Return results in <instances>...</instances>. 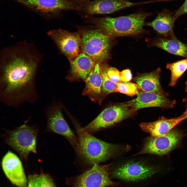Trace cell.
I'll return each mask as SVG.
<instances>
[{"instance_id":"1","label":"cell","mask_w":187,"mask_h":187,"mask_svg":"<svg viewBox=\"0 0 187 187\" xmlns=\"http://www.w3.org/2000/svg\"><path fill=\"white\" fill-rule=\"evenodd\" d=\"M42 56L37 48L26 43H18L2 50L0 100L2 103L17 108L38 99L36 76Z\"/></svg>"},{"instance_id":"2","label":"cell","mask_w":187,"mask_h":187,"mask_svg":"<svg viewBox=\"0 0 187 187\" xmlns=\"http://www.w3.org/2000/svg\"><path fill=\"white\" fill-rule=\"evenodd\" d=\"M150 13L139 12L130 15L112 17H105L90 18L105 34L112 39L123 36H135L143 33L145 19Z\"/></svg>"},{"instance_id":"3","label":"cell","mask_w":187,"mask_h":187,"mask_svg":"<svg viewBox=\"0 0 187 187\" xmlns=\"http://www.w3.org/2000/svg\"><path fill=\"white\" fill-rule=\"evenodd\" d=\"M78 135L76 151L84 160L94 165L104 161L120 150L118 146L94 137L83 128L77 129Z\"/></svg>"},{"instance_id":"4","label":"cell","mask_w":187,"mask_h":187,"mask_svg":"<svg viewBox=\"0 0 187 187\" xmlns=\"http://www.w3.org/2000/svg\"><path fill=\"white\" fill-rule=\"evenodd\" d=\"M27 122L14 130H8L2 135L4 141L26 161L31 152L37 153L36 145L38 130L35 126H29Z\"/></svg>"},{"instance_id":"5","label":"cell","mask_w":187,"mask_h":187,"mask_svg":"<svg viewBox=\"0 0 187 187\" xmlns=\"http://www.w3.org/2000/svg\"><path fill=\"white\" fill-rule=\"evenodd\" d=\"M79 33L83 52L96 62L102 63L108 58L112 39L98 29L83 30Z\"/></svg>"},{"instance_id":"6","label":"cell","mask_w":187,"mask_h":187,"mask_svg":"<svg viewBox=\"0 0 187 187\" xmlns=\"http://www.w3.org/2000/svg\"><path fill=\"white\" fill-rule=\"evenodd\" d=\"M48 19L67 10L78 11V6L69 0H11Z\"/></svg>"},{"instance_id":"7","label":"cell","mask_w":187,"mask_h":187,"mask_svg":"<svg viewBox=\"0 0 187 187\" xmlns=\"http://www.w3.org/2000/svg\"><path fill=\"white\" fill-rule=\"evenodd\" d=\"M135 112L127 102L110 106L83 128L90 133H94L128 118Z\"/></svg>"},{"instance_id":"8","label":"cell","mask_w":187,"mask_h":187,"mask_svg":"<svg viewBox=\"0 0 187 187\" xmlns=\"http://www.w3.org/2000/svg\"><path fill=\"white\" fill-rule=\"evenodd\" d=\"M110 164L99 165L95 164L91 169L72 178L68 183L71 187H116L118 183L112 181L109 177Z\"/></svg>"},{"instance_id":"9","label":"cell","mask_w":187,"mask_h":187,"mask_svg":"<svg viewBox=\"0 0 187 187\" xmlns=\"http://www.w3.org/2000/svg\"><path fill=\"white\" fill-rule=\"evenodd\" d=\"M183 136L181 131L173 129L161 136L149 137L139 153L165 154L178 144Z\"/></svg>"},{"instance_id":"10","label":"cell","mask_w":187,"mask_h":187,"mask_svg":"<svg viewBox=\"0 0 187 187\" xmlns=\"http://www.w3.org/2000/svg\"><path fill=\"white\" fill-rule=\"evenodd\" d=\"M47 34L70 62L79 54L81 45L79 33L71 32L60 29L50 30Z\"/></svg>"},{"instance_id":"11","label":"cell","mask_w":187,"mask_h":187,"mask_svg":"<svg viewBox=\"0 0 187 187\" xmlns=\"http://www.w3.org/2000/svg\"><path fill=\"white\" fill-rule=\"evenodd\" d=\"M45 113L47 119L46 131L64 136L76 150L78 146L77 138L64 119L60 108L53 104L47 107Z\"/></svg>"},{"instance_id":"12","label":"cell","mask_w":187,"mask_h":187,"mask_svg":"<svg viewBox=\"0 0 187 187\" xmlns=\"http://www.w3.org/2000/svg\"><path fill=\"white\" fill-rule=\"evenodd\" d=\"M157 170L140 162H128L117 167L112 172L114 178L129 181L147 178L155 173Z\"/></svg>"},{"instance_id":"13","label":"cell","mask_w":187,"mask_h":187,"mask_svg":"<svg viewBox=\"0 0 187 187\" xmlns=\"http://www.w3.org/2000/svg\"><path fill=\"white\" fill-rule=\"evenodd\" d=\"M148 3H135L128 0H94L79 6V11L90 15L113 13L129 7Z\"/></svg>"},{"instance_id":"14","label":"cell","mask_w":187,"mask_h":187,"mask_svg":"<svg viewBox=\"0 0 187 187\" xmlns=\"http://www.w3.org/2000/svg\"><path fill=\"white\" fill-rule=\"evenodd\" d=\"M1 165L5 175L12 183L18 187H28L22 162L16 154L9 151L2 159Z\"/></svg>"},{"instance_id":"15","label":"cell","mask_w":187,"mask_h":187,"mask_svg":"<svg viewBox=\"0 0 187 187\" xmlns=\"http://www.w3.org/2000/svg\"><path fill=\"white\" fill-rule=\"evenodd\" d=\"M137 95L136 98L127 102L135 112L141 109L150 107L171 108L176 103L175 100H170L166 96L154 93L141 92Z\"/></svg>"},{"instance_id":"16","label":"cell","mask_w":187,"mask_h":187,"mask_svg":"<svg viewBox=\"0 0 187 187\" xmlns=\"http://www.w3.org/2000/svg\"><path fill=\"white\" fill-rule=\"evenodd\" d=\"M96 62L82 52L70 62V72L67 78L71 81L82 79L85 81Z\"/></svg>"},{"instance_id":"17","label":"cell","mask_w":187,"mask_h":187,"mask_svg":"<svg viewBox=\"0 0 187 187\" xmlns=\"http://www.w3.org/2000/svg\"><path fill=\"white\" fill-rule=\"evenodd\" d=\"M101 64L96 62L92 71L85 81V87L82 95L88 96L92 101L100 102L102 96V75Z\"/></svg>"},{"instance_id":"18","label":"cell","mask_w":187,"mask_h":187,"mask_svg":"<svg viewBox=\"0 0 187 187\" xmlns=\"http://www.w3.org/2000/svg\"><path fill=\"white\" fill-rule=\"evenodd\" d=\"M186 118L187 116L182 115L170 119L162 117L152 122L142 123L140 126L143 131L149 133L151 137H158L167 133L180 122Z\"/></svg>"},{"instance_id":"19","label":"cell","mask_w":187,"mask_h":187,"mask_svg":"<svg viewBox=\"0 0 187 187\" xmlns=\"http://www.w3.org/2000/svg\"><path fill=\"white\" fill-rule=\"evenodd\" d=\"M161 69L148 73L139 74L134 78L135 81L143 91L154 93L166 96L168 94L165 92L160 85Z\"/></svg>"},{"instance_id":"20","label":"cell","mask_w":187,"mask_h":187,"mask_svg":"<svg viewBox=\"0 0 187 187\" xmlns=\"http://www.w3.org/2000/svg\"><path fill=\"white\" fill-rule=\"evenodd\" d=\"M150 45L172 54L187 58V44L178 39L175 36H161L152 39Z\"/></svg>"},{"instance_id":"21","label":"cell","mask_w":187,"mask_h":187,"mask_svg":"<svg viewBox=\"0 0 187 187\" xmlns=\"http://www.w3.org/2000/svg\"><path fill=\"white\" fill-rule=\"evenodd\" d=\"M173 15L172 12L164 10L158 13L153 21L146 24L161 36H175L173 27L175 20Z\"/></svg>"},{"instance_id":"22","label":"cell","mask_w":187,"mask_h":187,"mask_svg":"<svg viewBox=\"0 0 187 187\" xmlns=\"http://www.w3.org/2000/svg\"><path fill=\"white\" fill-rule=\"evenodd\" d=\"M166 68L171 72L169 86H174L179 78L187 70V58L176 62L168 63Z\"/></svg>"},{"instance_id":"23","label":"cell","mask_w":187,"mask_h":187,"mask_svg":"<svg viewBox=\"0 0 187 187\" xmlns=\"http://www.w3.org/2000/svg\"><path fill=\"white\" fill-rule=\"evenodd\" d=\"M28 185V187H56L50 176L43 173L29 175Z\"/></svg>"},{"instance_id":"24","label":"cell","mask_w":187,"mask_h":187,"mask_svg":"<svg viewBox=\"0 0 187 187\" xmlns=\"http://www.w3.org/2000/svg\"><path fill=\"white\" fill-rule=\"evenodd\" d=\"M101 71L102 75V96L115 92L117 85L110 79L107 74L108 66L103 63L101 64Z\"/></svg>"},{"instance_id":"25","label":"cell","mask_w":187,"mask_h":187,"mask_svg":"<svg viewBox=\"0 0 187 187\" xmlns=\"http://www.w3.org/2000/svg\"><path fill=\"white\" fill-rule=\"evenodd\" d=\"M115 92H118L130 96L137 95L140 89L137 84L130 82H121L116 84Z\"/></svg>"},{"instance_id":"26","label":"cell","mask_w":187,"mask_h":187,"mask_svg":"<svg viewBox=\"0 0 187 187\" xmlns=\"http://www.w3.org/2000/svg\"><path fill=\"white\" fill-rule=\"evenodd\" d=\"M107 74L110 79L114 83L117 84L121 82V72L116 68L109 66Z\"/></svg>"},{"instance_id":"27","label":"cell","mask_w":187,"mask_h":187,"mask_svg":"<svg viewBox=\"0 0 187 187\" xmlns=\"http://www.w3.org/2000/svg\"><path fill=\"white\" fill-rule=\"evenodd\" d=\"M187 14V0H185L182 5L176 11L173 15L175 20L181 16Z\"/></svg>"},{"instance_id":"28","label":"cell","mask_w":187,"mask_h":187,"mask_svg":"<svg viewBox=\"0 0 187 187\" xmlns=\"http://www.w3.org/2000/svg\"><path fill=\"white\" fill-rule=\"evenodd\" d=\"M132 78L131 71L129 69L123 70L121 72V82H129Z\"/></svg>"},{"instance_id":"29","label":"cell","mask_w":187,"mask_h":187,"mask_svg":"<svg viewBox=\"0 0 187 187\" xmlns=\"http://www.w3.org/2000/svg\"><path fill=\"white\" fill-rule=\"evenodd\" d=\"M73 3L79 6L89 1V0H69Z\"/></svg>"},{"instance_id":"30","label":"cell","mask_w":187,"mask_h":187,"mask_svg":"<svg viewBox=\"0 0 187 187\" xmlns=\"http://www.w3.org/2000/svg\"><path fill=\"white\" fill-rule=\"evenodd\" d=\"M182 115L184 116H187V106L185 111Z\"/></svg>"},{"instance_id":"31","label":"cell","mask_w":187,"mask_h":187,"mask_svg":"<svg viewBox=\"0 0 187 187\" xmlns=\"http://www.w3.org/2000/svg\"><path fill=\"white\" fill-rule=\"evenodd\" d=\"M185 90L187 92V81L185 83Z\"/></svg>"}]
</instances>
